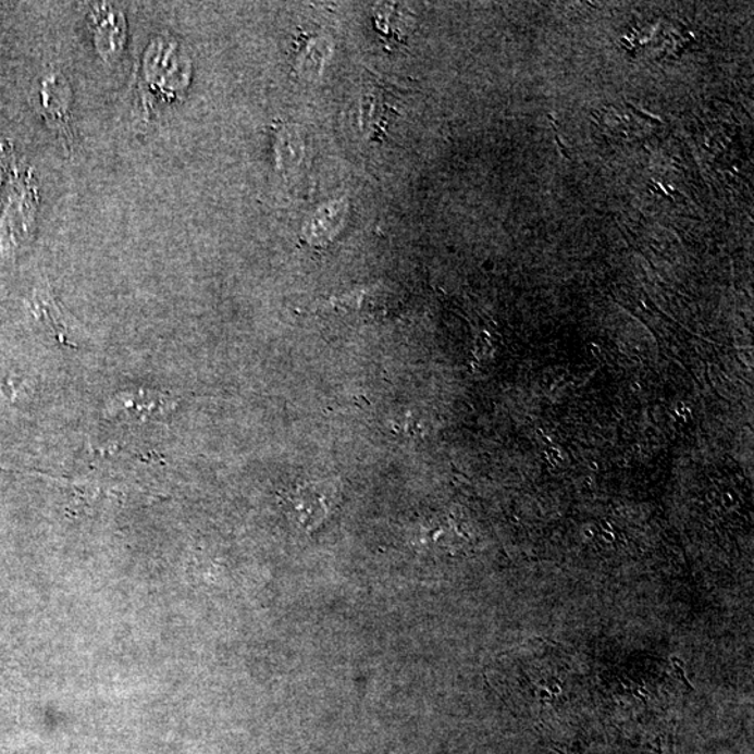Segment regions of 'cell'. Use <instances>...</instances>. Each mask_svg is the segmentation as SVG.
<instances>
[{
  "label": "cell",
  "instance_id": "cell-1",
  "mask_svg": "<svg viewBox=\"0 0 754 754\" xmlns=\"http://www.w3.org/2000/svg\"><path fill=\"white\" fill-rule=\"evenodd\" d=\"M383 78L369 73L361 98L362 127L369 139L382 141L394 116L400 115L401 88L388 86Z\"/></svg>",
  "mask_w": 754,
  "mask_h": 754
},
{
  "label": "cell",
  "instance_id": "cell-2",
  "mask_svg": "<svg viewBox=\"0 0 754 754\" xmlns=\"http://www.w3.org/2000/svg\"><path fill=\"white\" fill-rule=\"evenodd\" d=\"M333 490L323 484L300 487L295 497L297 517L305 529L312 530L324 520L332 507Z\"/></svg>",
  "mask_w": 754,
  "mask_h": 754
},
{
  "label": "cell",
  "instance_id": "cell-3",
  "mask_svg": "<svg viewBox=\"0 0 754 754\" xmlns=\"http://www.w3.org/2000/svg\"><path fill=\"white\" fill-rule=\"evenodd\" d=\"M33 310L39 322L49 330V333L52 334V337L55 338L59 344L75 347L71 339H69V329L65 319H63V314L61 310H59L51 294L47 293V291H39V293H36V295H34Z\"/></svg>",
  "mask_w": 754,
  "mask_h": 754
},
{
  "label": "cell",
  "instance_id": "cell-4",
  "mask_svg": "<svg viewBox=\"0 0 754 754\" xmlns=\"http://www.w3.org/2000/svg\"><path fill=\"white\" fill-rule=\"evenodd\" d=\"M279 161L280 165L285 170H291L295 164H298L300 154H302V143L298 133L293 129H285L279 136Z\"/></svg>",
  "mask_w": 754,
  "mask_h": 754
}]
</instances>
